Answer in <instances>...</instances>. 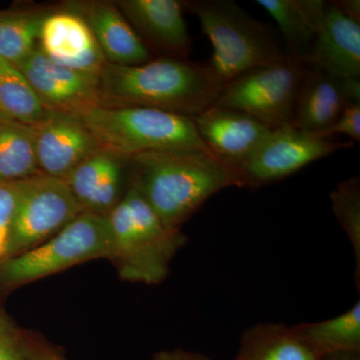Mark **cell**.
Listing matches in <instances>:
<instances>
[{"label":"cell","instance_id":"obj_1","mask_svg":"<svg viewBox=\"0 0 360 360\" xmlns=\"http://www.w3.org/2000/svg\"><path fill=\"white\" fill-rule=\"evenodd\" d=\"M224 86L210 63L160 56L139 65L108 63L99 77V105L153 108L193 118L214 105Z\"/></svg>","mask_w":360,"mask_h":360},{"label":"cell","instance_id":"obj_2","mask_svg":"<svg viewBox=\"0 0 360 360\" xmlns=\"http://www.w3.org/2000/svg\"><path fill=\"white\" fill-rule=\"evenodd\" d=\"M132 186L170 229L180 231L205 201L239 187L234 168L208 151L151 153L129 160Z\"/></svg>","mask_w":360,"mask_h":360},{"label":"cell","instance_id":"obj_3","mask_svg":"<svg viewBox=\"0 0 360 360\" xmlns=\"http://www.w3.org/2000/svg\"><path fill=\"white\" fill-rule=\"evenodd\" d=\"M112 236V260L122 281L155 285L168 276L170 264L187 241L170 229L130 184L108 215Z\"/></svg>","mask_w":360,"mask_h":360},{"label":"cell","instance_id":"obj_4","mask_svg":"<svg viewBox=\"0 0 360 360\" xmlns=\"http://www.w3.org/2000/svg\"><path fill=\"white\" fill-rule=\"evenodd\" d=\"M182 4L200 20L212 42L210 65L224 85L286 56L278 33L232 0H188Z\"/></svg>","mask_w":360,"mask_h":360},{"label":"cell","instance_id":"obj_5","mask_svg":"<svg viewBox=\"0 0 360 360\" xmlns=\"http://www.w3.org/2000/svg\"><path fill=\"white\" fill-rule=\"evenodd\" d=\"M78 117L101 148L127 160L144 153L208 151L188 116L153 108L97 105Z\"/></svg>","mask_w":360,"mask_h":360},{"label":"cell","instance_id":"obj_6","mask_svg":"<svg viewBox=\"0 0 360 360\" xmlns=\"http://www.w3.org/2000/svg\"><path fill=\"white\" fill-rule=\"evenodd\" d=\"M112 253L108 217L82 212L32 250L0 262V290H11Z\"/></svg>","mask_w":360,"mask_h":360},{"label":"cell","instance_id":"obj_7","mask_svg":"<svg viewBox=\"0 0 360 360\" xmlns=\"http://www.w3.org/2000/svg\"><path fill=\"white\" fill-rule=\"evenodd\" d=\"M307 65L286 54L224 85L214 105L240 111L269 129L292 122Z\"/></svg>","mask_w":360,"mask_h":360},{"label":"cell","instance_id":"obj_8","mask_svg":"<svg viewBox=\"0 0 360 360\" xmlns=\"http://www.w3.org/2000/svg\"><path fill=\"white\" fill-rule=\"evenodd\" d=\"M80 213L65 179L40 174L21 180L6 259L42 245Z\"/></svg>","mask_w":360,"mask_h":360},{"label":"cell","instance_id":"obj_9","mask_svg":"<svg viewBox=\"0 0 360 360\" xmlns=\"http://www.w3.org/2000/svg\"><path fill=\"white\" fill-rule=\"evenodd\" d=\"M321 134L295 129L291 123L271 129L245 161L234 168L239 187L259 188L295 174L315 160L354 146Z\"/></svg>","mask_w":360,"mask_h":360},{"label":"cell","instance_id":"obj_10","mask_svg":"<svg viewBox=\"0 0 360 360\" xmlns=\"http://www.w3.org/2000/svg\"><path fill=\"white\" fill-rule=\"evenodd\" d=\"M16 68L49 111L78 116L101 104L99 77L52 63L39 46Z\"/></svg>","mask_w":360,"mask_h":360},{"label":"cell","instance_id":"obj_11","mask_svg":"<svg viewBox=\"0 0 360 360\" xmlns=\"http://www.w3.org/2000/svg\"><path fill=\"white\" fill-rule=\"evenodd\" d=\"M39 49L52 63L101 77L104 58L86 21L70 9H52L40 27Z\"/></svg>","mask_w":360,"mask_h":360},{"label":"cell","instance_id":"obj_12","mask_svg":"<svg viewBox=\"0 0 360 360\" xmlns=\"http://www.w3.org/2000/svg\"><path fill=\"white\" fill-rule=\"evenodd\" d=\"M40 172L65 179L75 167L101 148L78 116L49 111L33 125Z\"/></svg>","mask_w":360,"mask_h":360},{"label":"cell","instance_id":"obj_13","mask_svg":"<svg viewBox=\"0 0 360 360\" xmlns=\"http://www.w3.org/2000/svg\"><path fill=\"white\" fill-rule=\"evenodd\" d=\"M352 103H360V78L335 77L307 65L291 124L323 135Z\"/></svg>","mask_w":360,"mask_h":360},{"label":"cell","instance_id":"obj_14","mask_svg":"<svg viewBox=\"0 0 360 360\" xmlns=\"http://www.w3.org/2000/svg\"><path fill=\"white\" fill-rule=\"evenodd\" d=\"M124 18L149 49L163 56L187 58L193 49L184 7L179 0H120Z\"/></svg>","mask_w":360,"mask_h":360},{"label":"cell","instance_id":"obj_15","mask_svg":"<svg viewBox=\"0 0 360 360\" xmlns=\"http://www.w3.org/2000/svg\"><path fill=\"white\" fill-rule=\"evenodd\" d=\"M193 120L208 151L232 168L248 160L271 130L245 113L217 105Z\"/></svg>","mask_w":360,"mask_h":360},{"label":"cell","instance_id":"obj_16","mask_svg":"<svg viewBox=\"0 0 360 360\" xmlns=\"http://www.w3.org/2000/svg\"><path fill=\"white\" fill-rule=\"evenodd\" d=\"M63 7L86 21L110 65H143L158 56L144 44L115 2L71 1Z\"/></svg>","mask_w":360,"mask_h":360},{"label":"cell","instance_id":"obj_17","mask_svg":"<svg viewBox=\"0 0 360 360\" xmlns=\"http://www.w3.org/2000/svg\"><path fill=\"white\" fill-rule=\"evenodd\" d=\"M129 160L105 148L82 160L65 180L82 212L108 217L122 200Z\"/></svg>","mask_w":360,"mask_h":360},{"label":"cell","instance_id":"obj_18","mask_svg":"<svg viewBox=\"0 0 360 360\" xmlns=\"http://www.w3.org/2000/svg\"><path fill=\"white\" fill-rule=\"evenodd\" d=\"M304 63L333 77L360 78V22L335 1H326L323 20Z\"/></svg>","mask_w":360,"mask_h":360},{"label":"cell","instance_id":"obj_19","mask_svg":"<svg viewBox=\"0 0 360 360\" xmlns=\"http://www.w3.org/2000/svg\"><path fill=\"white\" fill-rule=\"evenodd\" d=\"M255 2L276 21L286 54L304 61L321 28L326 1L257 0Z\"/></svg>","mask_w":360,"mask_h":360},{"label":"cell","instance_id":"obj_20","mask_svg":"<svg viewBox=\"0 0 360 360\" xmlns=\"http://www.w3.org/2000/svg\"><path fill=\"white\" fill-rule=\"evenodd\" d=\"M292 326L258 323L241 336L234 360H323Z\"/></svg>","mask_w":360,"mask_h":360},{"label":"cell","instance_id":"obj_21","mask_svg":"<svg viewBox=\"0 0 360 360\" xmlns=\"http://www.w3.org/2000/svg\"><path fill=\"white\" fill-rule=\"evenodd\" d=\"M296 333L323 359L330 355L360 354V302L333 319L292 326Z\"/></svg>","mask_w":360,"mask_h":360},{"label":"cell","instance_id":"obj_22","mask_svg":"<svg viewBox=\"0 0 360 360\" xmlns=\"http://www.w3.org/2000/svg\"><path fill=\"white\" fill-rule=\"evenodd\" d=\"M40 174L33 127L0 118V184Z\"/></svg>","mask_w":360,"mask_h":360},{"label":"cell","instance_id":"obj_23","mask_svg":"<svg viewBox=\"0 0 360 360\" xmlns=\"http://www.w3.org/2000/svg\"><path fill=\"white\" fill-rule=\"evenodd\" d=\"M49 110L42 104L20 68L0 56V115L22 124L41 122Z\"/></svg>","mask_w":360,"mask_h":360},{"label":"cell","instance_id":"obj_24","mask_svg":"<svg viewBox=\"0 0 360 360\" xmlns=\"http://www.w3.org/2000/svg\"><path fill=\"white\" fill-rule=\"evenodd\" d=\"M52 9L0 11V56L18 66L39 46L40 27Z\"/></svg>","mask_w":360,"mask_h":360},{"label":"cell","instance_id":"obj_25","mask_svg":"<svg viewBox=\"0 0 360 360\" xmlns=\"http://www.w3.org/2000/svg\"><path fill=\"white\" fill-rule=\"evenodd\" d=\"M333 212L354 248L357 262V285L360 271V180L352 177L342 180L330 194Z\"/></svg>","mask_w":360,"mask_h":360},{"label":"cell","instance_id":"obj_26","mask_svg":"<svg viewBox=\"0 0 360 360\" xmlns=\"http://www.w3.org/2000/svg\"><path fill=\"white\" fill-rule=\"evenodd\" d=\"M20 182L0 184V262L6 257L7 246L20 200Z\"/></svg>","mask_w":360,"mask_h":360},{"label":"cell","instance_id":"obj_27","mask_svg":"<svg viewBox=\"0 0 360 360\" xmlns=\"http://www.w3.org/2000/svg\"><path fill=\"white\" fill-rule=\"evenodd\" d=\"M0 360H28L25 336L0 311Z\"/></svg>","mask_w":360,"mask_h":360},{"label":"cell","instance_id":"obj_28","mask_svg":"<svg viewBox=\"0 0 360 360\" xmlns=\"http://www.w3.org/2000/svg\"><path fill=\"white\" fill-rule=\"evenodd\" d=\"M347 135L352 142L360 141V103L348 104L340 117L323 134V136L333 139V135Z\"/></svg>","mask_w":360,"mask_h":360},{"label":"cell","instance_id":"obj_29","mask_svg":"<svg viewBox=\"0 0 360 360\" xmlns=\"http://www.w3.org/2000/svg\"><path fill=\"white\" fill-rule=\"evenodd\" d=\"M25 336L26 349H27L28 360H66L58 350L49 347L42 341L34 338Z\"/></svg>","mask_w":360,"mask_h":360},{"label":"cell","instance_id":"obj_30","mask_svg":"<svg viewBox=\"0 0 360 360\" xmlns=\"http://www.w3.org/2000/svg\"><path fill=\"white\" fill-rule=\"evenodd\" d=\"M150 360H212L205 354L188 350L174 349L158 352Z\"/></svg>","mask_w":360,"mask_h":360},{"label":"cell","instance_id":"obj_31","mask_svg":"<svg viewBox=\"0 0 360 360\" xmlns=\"http://www.w3.org/2000/svg\"><path fill=\"white\" fill-rule=\"evenodd\" d=\"M336 6L340 7L343 13L360 22V1L359 0H333Z\"/></svg>","mask_w":360,"mask_h":360},{"label":"cell","instance_id":"obj_32","mask_svg":"<svg viewBox=\"0 0 360 360\" xmlns=\"http://www.w3.org/2000/svg\"><path fill=\"white\" fill-rule=\"evenodd\" d=\"M323 360H360V354H341L326 356Z\"/></svg>","mask_w":360,"mask_h":360},{"label":"cell","instance_id":"obj_33","mask_svg":"<svg viewBox=\"0 0 360 360\" xmlns=\"http://www.w3.org/2000/svg\"><path fill=\"white\" fill-rule=\"evenodd\" d=\"M0 118H4V117H2L1 115H0Z\"/></svg>","mask_w":360,"mask_h":360}]
</instances>
